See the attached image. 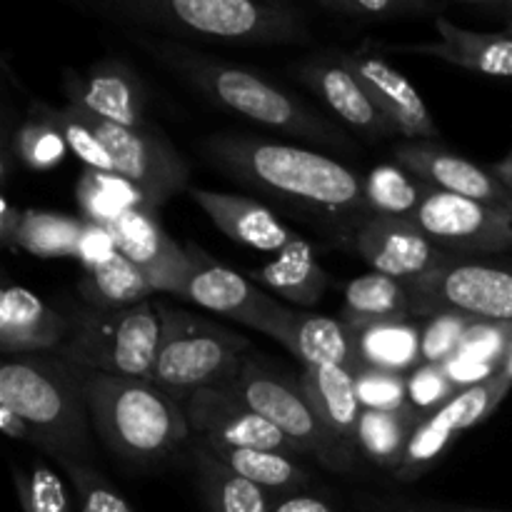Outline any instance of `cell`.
I'll return each instance as SVG.
<instances>
[{
	"label": "cell",
	"mask_w": 512,
	"mask_h": 512,
	"mask_svg": "<svg viewBox=\"0 0 512 512\" xmlns=\"http://www.w3.org/2000/svg\"><path fill=\"white\" fill-rule=\"evenodd\" d=\"M200 148L208 163L235 183L328 223L338 230L343 245L373 215L365 200V175L303 145L260 135L215 133Z\"/></svg>",
	"instance_id": "cell-1"
},
{
	"label": "cell",
	"mask_w": 512,
	"mask_h": 512,
	"mask_svg": "<svg viewBox=\"0 0 512 512\" xmlns=\"http://www.w3.org/2000/svg\"><path fill=\"white\" fill-rule=\"evenodd\" d=\"M130 40L173 78L183 80L188 88L228 113L305 143L353 150L348 133L340 125L320 118L298 95L255 73L253 68L228 63L215 55L200 53L180 40L158 38L150 33H133Z\"/></svg>",
	"instance_id": "cell-2"
},
{
	"label": "cell",
	"mask_w": 512,
	"mask_h": 512,
	"mask_svg": "<svg viewBox=\"0 0 512 512\" xmlns=\"http://www.w3.org/2000/svg\"><path fill=\"white\" fill-rule=\"evenodd\" d=\"M93 10L110 23L153 30L173 40L235 45H303L308 18L293 3L260 0H105Z\"/></svg>",
	"instance_id": "cell-3"
},
{
	"label": "cell",
	"mask_w": 512,
	"mask_h": 512,
	"mask_svg": "<svg viewBox=\"0 0 512 512\" xmlns=\"http://www.w3.org/2000/svg\"><path fill=\"white\" fill-rule=\"evenodd\" d=\"M85 380L88 370L58 353L15 355L0 368V405L30 425L33 445L58 465H95Z\"/></svg>",
	"instance_id": "cell-4"
},
{
	"label": "cell",
	"mask_w": 512,
	"mask_h": 512,
	"mask_svg": "<svg viewBox=\"0 0 512 512\" xmlns=\"http://www.w3.org/2000/svg\"><path fill=\"white\" fill-rule=\"evenodd\" d=\"M85 395L95 435L130 468H158L193 440L183 403L153 380L88 370Z\"/></svg>",
	"instance_id": "cell-5"
},
{
	"label": "cell",
	"mask_w": 512,
	"mask_h": 512,
	"mask_svg": "<svg viewBox=\"0 0 512 512\" xmlns=\"http://www.w3.org/2000/svg\"><path fill=\"white\" fill-rule=\"evenodd\" d=\"M163 333L153 383L185 403L205 388H230L250 358V340L215 320L158 300Z\"/></svg>",
	"instance_id": "cell-6"
},
{
	"label": "cell",
	"mask_w": 512,
	"mask_h": 512,
	"mask_svg": "<svg viewBox=\"0 0 512 512\" xmlns=\"http://www.w3.org/2000/svg\"><path fill=\"white\" fill-rule=\"evenodd\" d=\"M68 338L58 355L90 373L120 378H153L158 358L160 320L158 300L120 310H100L90 305H70Z\"/></svg>",
	"instance_id": "cell-7"
},
{
	"label": "cell",
	"mask_w": 512,
	"mask_h": 512,
	"mask_svg": "<svg viewBox=\"0 0 512 512\" xmlns=\"http://www.w3.org/2000/svg\"><path fill=\"white\" fill-rule=\"evenodd\" d=\"M230 390L255 413L270 420L303 453V458L318 460L323 468L335 473H348L358 463V455L345 450L325 428L300 380L268 368L258 358H248Z\"/></svg>",
	"instance_id": "cell-8"
},
{
	"label": "cell",
	"mask_w": 512,
	"mask_h": 512,
	"mask_svg": "<svg viewBox=\"0 0 512 512\" xmlns=\"http://www.w3.org/2000/svg\"><path fill=\"white\" fill-rule=\"evenodd\" d=\"M413 318L428 320L440 313H463L473 320L512 323V270L475 263L460 255L443 268L410 280Z\"/></svg>",
	"instance_id": "cell-9"
},
{
	"label": "cell",
	"mask_w": 512,
	"mask_h": 512,
	"mask_svg": "<svg viewBox=\"0 0 512 512\" xmlns=\"http://www.w3.org/2000/svg\"><path fill=\"white\" fill-rule=\"evenodd\" d=\"M83 115L108 148L115 175L128 180L143 195L148 208L160 210L168 200L188 188V160L175 150V145L158 125L150 123L145 128H123V125L95 118L85 110Z\"/></svg>",
	"instance_id": "cell-10"
},
{
	"label": "cell",
	"mask_w": 512,
	"mask_h": 512,
	"mask_svg": "<svg viewBox=\"0 0 512 512\" xmlns=\"http://www.w3.org/2000/svg\"><path fill=\"white\" fill-rule=\"evenodd\" d=\"M410 223L450 255H490L512 250V215L478 200L430 188Z\"/></svg>",
	"instance_id": "cell-11"
},
{
	"label": "cell",
	"mask_w": 512,
	"mask_h": 512,
	"mask_svg": "<svg viewBox=\"0 0 512 512\" xmlns=\"http://www.w3.org/2000/svg\"><path fill=\"white\" fill-rule=\"evenodd\" d=\"M185 250H188L190 270L175 298L190 300V303L213 310L223 318L248 325L268 338L275 333L283 315L288 313L285 305H280L273 295L255 285L248 275L225 268L200 245L188 243Z\"/></svg>",
	"instance_id": "cell-12"
},
{
	"label": "cell",
	"mask_w": 512,
	"mask_h": 512,
	"mask_svg": "<svg viewBox=\"0 0 512 512\" xmlns=\"http://www.w3.org/2000/svg\"><path fill=\"white\" fill-rule=\"evenodd\" d=\"M512 390V378L508 373H500L475 388L458 390L443 408L425 415L410 438L408 450H405L403 463L393 473L398 483H415L420 475L428 473L430 468L440 463L455 438L468 433L475 425H483L495 410L503 405Z\"/></svg>",
	"instance_id": "cell-13"
},
{
	"label": "cell",
	"mask_w": 512,
	"mask_h": 512,
	"mask_svg": "<svg viewBox=\"0 0 512 512\" xmlns=\"http://www.w3.org/2000/svg\"><path fill=\"white\" fill-rule=\"evenodd\" d=\"M183 408L193 438L228 448L270 450L303 460V453L270 420L255 413L230 388L198 390L185 398Z\"/></svg>",
	"instance_id": "cell-14"
},
{
	"label": "cell",
	"mask_w": 512,
	"mask_h": 512,
	"mask_svg": "<svg viewBox=\"0 0 512 512\" xmlns=\"http://www.w3.org/2000/svg\"><path fill=\"white\" fill-rule=\"evenodd\" d=\"M293 73L340 123L353 128L368 140H385L398 135L395 125L383 113L363 80L343 63L338 48L310 55L293 65Z\"/></svg>",
	"instance_id": "cell-15"
},
{
	"label": "cell",
	"mask_w": 512,
	"mask_h": 512,
	"mask_svg": "<svg viewBox=\"0 0 512 512\" xmlns=\"http://www.w3.org/2000/svg\"><path fill=\"white\" fill-rule=\"evenodd\" d=\"M63 90L70 105L123 128H145L148 120V88L138 70L123 58H100L78 75L65 70Z\"/></svg>",
	"instance_id": "cell-16"
},
{
	"label": "cell",
	"mask_w": 512,
	"mask_h": 512,
	"mask_svg": "<svg viewBox=\"0 0 512 512\" xmlns=\"http://www.w3.org/2000/svg\"><path fill=\"white\" fill-rule=\"evenodd\" d=\"M345 245L353 248L375 273L405 283L423 278L455 258L430 243L410 220L388 215H368Z\"/></svg>",
	"instance_id": "cell-17"
},
{
	"label": "cell",
	"mask_w": 512,
	"mask_h": 512,
	"mask_svg": "<svg viewBox=\"0 0 512 512\" xmlns=\"http://www.w3.org/2000/svg\"><path fill=\"white\" fill-rule=\"evenodd\" d=\"M393 155L400 168L413 173L430 188L478 200V203L512 215V193L490 173V168H483V165L443 148L440 143H428V140H403L395 145Z\"/></svg>",
	"instance_id": "cell-18"
},
{
	"label": "cell",
	"mask_w": 512,
	"mask_h": 512,
	"mask_svg": "<svg viewBox=\"0 0 512 512\" xmlns=\"http://www.w3.org/2000/svg\"><path fill=\"white\" fill-rule=\"evenodd\" d=\"M338 53L343 63L363 80L375 103L383 108L390 123L395 125L400 138L438 143L440 130L430 115L428 105H425L423 95L415 90V85L400 70H395L385 60V55L375 45H358L353 50L338 48Z\"/></svg>",
	"instance_id": "cell-19"
},
{
	"label": "cell",
	"mask_w": 512,
	"mask_h": 512,
	"mask_svg": "<svg viewBox=\"0 0 512 512\" xmlns=\"http://www.w3.org/2000/svg\"><path fill=\"white\" fill-rule=\"evenodd\" d=\"M110 230L118 243V253L133 260L148 275L158 293L175 298L190 270V258L185 245L170 238L168 230L163 228L158 210L140 205L128 210Z\"/></svg>",
	"instance_id": "cell-20"
},
{
	"label": "cell",
	"mask_w": 512,
	"mask_h": 512,
	"mask_svg": "<svg viewBox=\"0 0 512 512\" xmlns=\"http://www.w3.org/2000/svg\"><path fill=\"white\" fill-rule=\"evenodd\" d=\"M190 198L213 220L220 233L245 248L278 255L280 250L300 238L260 200L205 188H190Z\"/></svg>",
	"instance_id": "cell-21"
},
{
	"label": "cell",
	"mask_w": 512,
	"mask_h": 512,
	"mask_svg": "<svg viewBox=\"0 0 512 512\" xmlns=\"http://www.w3.org/2000/svg\"><path fill=\"white\" fill-rule=\"evenodd\" d=\"M68 338V318L23 285L0 293V348L5 358L58 353Z\"/></svg>",
	"instance_id": "cell-22"
},
{
	"label": "cell",
	"mask_w": 512,
	"mask_h": 512,
	"mask_svg": "<svg viewBox=\"0 0 512 512\" xmlns=\"http://www.w3.org/2000/svg\"><path fill=\"white\" fill-rule=\"evenodd\" d=\"M440 38L433 43L388 45V53L428 55L488 78H512V38L505 33H478L455 25L450 18L435 20Z\"/></svg>",
	"instance_id": "cell-23"
},
{
	"label": "cell",
	"mask_w": 512,
	"mask_h": 512,
	"mask_svg": "<svg viewBox=\"0 0 512 512\" xmlns=\"http://www.w3.org/2000/svg\"><path fill=\"white\" fill-rule=\"evenodd\" d=\"M270 338L283 345L290 355H295L305 368L343 365L355 373L363 368L353 330L340 318L288 308Z\"/></svg>",
	"instance_id": "cell-24"
},
{
	"label": "cell",
	"mask_w": 512,
	"mask_h": 512,
	"mask_svg": "<svg viewBox=\"0 0 512 512\" xmlns=\"http://www.w3.org/2000/svg\"><path fill=\"white\" fill-rule=\"evenodd\" d=\"M340 320L353 330L363 368L405 373V370H415L418 365H423V360H420L423 323L413 315L355 318L343 310Z\"/></svg>",
	"instance_id": "cell-25"
},
{
	"label": "cell",
	"mask_w": 512,
	"mask_h": 512,
	"mask_svg": "<svg viewBox=\"0 0 512 512\" xmlns=\"http://www.w3.org/2000/svg\"><path fill=\"white\" fill-rule=\"evenodd\" d=\"M185 465L195 480L200 498L208 512H270L275 495L258 488L250 480L240 478L238 473L220 463L213 450L198 438L190 440L183 453Z\"/></svg>",
	"instance_id": "cell-26"
},
{
	"label": "cell",
	"mask_w": 512,
	"mask_h": 512,
	"mask_svg": "<svg viewBox=\"0 0 512 512\" xmlns=\"http://www.w3.org/2000/svg\"><path fill=\"white\" fill-rule=\"evenodd\" d=\"M300 383L330 435L345 450L358 455V423L363 405L355 388V370L343 365L305 368Z\"/></svg>",
	"instance_id": "cell-27"
},
{
	"label": "cell",
	"mask_w": 512,
	"mask_h": 512,
	"mask_svg": "<svg viewBox=\"0 0 512 512\" xmlns=\"http://www.w3.org/2000/svg\"><path fill=\"white\" fill-rule=\"evenodd\" d=\"M260 288H268L278 298L288 303L300 305V308H313L328 293L333 278L328 270L318 263L313 253V245L300 235L298 240L280 250L270 263L253 268L248 273Z\"/></svg>",
	"instance_id": "cell-28"
},
{
	"label": "cell",
	"mask_w": 512,
	"mask_h": 512,
	"mask_svg": "<svg viewBox=\"0 0 512 512\" xmlns=\"http://www.w3.org/2000/svg\"><path fill=\"white\" fill-rule=\"evenodd\" d=\"M205 443V440H200ZM213 450L220 463L228 465L240 478L250 480L258 488L268 490L270 495H288L308 490L313 483V473L305 468L300 458H290L283 453H270V450H245V448H228V445L205 443Z\"/></svg>",
	"instance_id": "cell-29"
},
{
	"label": "cell",
	"mask_w": 512,
	"mask_h": 512,
	"mask_svg": "<svg viewBox=\"0 0 512 512\" xmlns=\"http://www.w3.org/2000/svg\"><path fill=\"white\" fill-rule=\"evenodd\" d=\"M155 293L158 290L150 283L148 275L123 253H115L108 263L98 268L85 270L78 283L80 303L100 310L133 308V305L153 300Z\"/></svg>",
	"instance_id": "cell-30"
},
{
	"label": "cell",
	"mask_w": 512,
	"mask_h": 512,
	"mask_svg": "<svg viewBox=\"0 0 512 512\" xmlns=\"http://www.w3.org/2000/svg\"><path fill=\"white\" fill-rule=\"evenodd\" d=\"M423 418L425 415H420L413 405L393 410V413L363 410L358 423V453H363L378 468H388L390 473H395Z\"/></svg>",
	"instance_id": "cell-31"
},
{
	"label": "cell",
	"mask_w": 512,
	"mask_h": 512,
	"mask_svg": "<svg viewBox=\"0 0 512 512\" xmlns=\"http://www.w3.org/2000/svg\"><path fill=\"white\" fill-rule=\"evenodd\" d=\"M80 218L88 223L113 228L128 210L145 205L143 195L115 173H100V170L85 168L75 188Z\"/></svg>",
	"instance_id": "cell-32"
},
{
	"label": "cell",
	"mask_w": 512,
	"mask_h": 512,
	"mask_svg": "<svg viewBox=\"0 0 512 512\" xmlns=\"http://www.w3.org/2000/svg\"><path fill=\"white\" fill-rule=\"evenodd\" d=\"M83 218L50 210H23L18 248L43 260H75L83 235Z\"/></svg>",
	"instance_id": "cell-33"
},
{
	"label": "cell",
	"mask_w": 512,
	"mask_h": 512,
	"mask_svg": "<svg viewBox=\"0 0 512 512\" xmlns=\"http://www.w3.org/2000/svg\"><path fill=\"white\" fill-rule=\"evenodd\" d=\"M448 0H318L315 8L330 18L348 23H405V20H438L448 10Z\"/></svg>",
	"instance_id": "cell-34"
},
{
	"label": "cell",
	"mask_w": 512,
	"mask_h": 512,
	"mask_svg": "<svg viewBox=\"0 0 512 512\" xmlns=\"http://www.w3.org/2000/svg\"><path fill=\"white\" fill-rule=\"evenodd\" d=\"M345 313L355 318H395L413 315V295L405 280L383 273L358 275L345 285Z\"/></svg>",
	"instance_id": "cell-35"
},
{
	"label": "cell",
	"mask_w": 512,
	"mask_h": 512,
	"mask_svg": "<svg viewBox=\"0 0 512 512\" xmlns=\"http://www.w3.org/2000/svg\"><path fill=\"white\" fill-rule=\"evenodd\" d=\"M425 193L428 185L400 165H378L365 175V200L373 215L408 220Z\"/></svg>",
	"instance_id": "cell-36"
},
{
	"label": "cell",
	"mask_w": 512,
	"mask_h": 512,
	"mask_svg": "<svg viewBox=\"0 0 512 512\" xmlns=\"http://www.w3.org/2000/svg\"><path fill=\"white\" fill-rule=\"evenodd\" d=\"M13 153L18 163L30 170H50L60 165L68 155V143L60 130L50 123L40 110L38 100H33L25 120H20L13 130Z\"/></svg>",
	"instance_id": "cell-37"
},
{
	"label": "cell",
	"mask_w": 512,
	"mask_h": 512,
	"mask_svg": "<svg viewBox=\"0 0 512 512\" xmlns=\"http://www.w3.org/2000/svg\"><path fill=\"white\" fill-rule=\"evenodd\" d=\"M40 110H43L45 118L60 130V135L68 143V150L90 170H100V173H115L113 158H110L108 148L103 145V140L98 138L90 123L85 120L83 110L75 108V105H65V108H53V105L38 100Z\"/></svg>",
	"instance_id": "cell-38"
},
{
	"label": "cell",
	"mask_w": 512,
	"mask_h": 512,
	"mask_svg": "<svg viewBox=\"0 0 512 512\" xmlns=\"http://www.w3.org/2000/svg\"><path fill=\"white\" fill-rule=\"evenodd\" d=\"M13 470V485L18 493V503L23 512H70V500L60 475L45 463L35 458L28 470L20 465H10Z\"/></svg>",
	"instance_id": "cell-39"
},
{
	"label": "cell",
	"mask_w": 512,
	"mask_h": 512,
	"mask_svg": "<svg viewBox=\"0 0 512 512\" xmlns=\"http://www.w3.org/2000/svg\"><path fill=\"white\" fill-rule=\"evenodd\" d=\"M475 320L463 313H440L423 320V340H420V360L423 365H445L460 350Z\"/></svg>",
	"instance_id": "cell-40"
},
{
	"label": "cell",
	"mask_w": 512,
	"mask_h": 512,
	"mask_svg": "<svg viewBox=\"0 0 512 512\" xmlns=\"http://www.w3.org/2000/svg\"><path fill=\"white\" fill-rule=\"evenodd\" d=\"M355 388L363 410H393L408 408V378L403 373H390L378 368H360L355 373Z\"/></svg>",
	"instance_id": "cell-41"
},
{
	"label": "cell",
	"mask_w": 512,
	"mask_h": 512,
	"mask_svg": "<svg viewBox=\"0 0 512 512\" xmlns=\"http://www.w3.org/2000/svg\"><path fill=\"white\" fill-rule=\"evenodd\" d=\"M60 468L73 480V488L80 500V512H133L128 500L100 475L95 465L63 463Z\"/></svg>",
	"instance_id": "cell-42"
},
{
	"label": "cell",
	"mask_w": 512,
	"mask_h": 512,
	"mask_svg": "<svg viewBox=\"0 0 512 512\" xmlns=\"http://www.w3.org/2000/svg\"><path fill=\"white\" fill-rule=\"evenodd\" d=\"M510 345H512V323H488V320H475L455 355H465V358L480 360V363L498 365V368L503 370L505 355H508Z\"/></svg>",
	"instance_id": "cell-43"
},
{
	"label": "cell",
	"mask_w": 512,
	"mask_h": 512,
	"mask_svg": "<svg viewBox=\"0 0 512 512\" xmlns=\"http://www.w3.org/2000/svg\"><path fill=\"white\" fill-rule=\"evenodd\" d=\"M455 393L458 388L450 383L443 365H418L408 378V403L420 415H430L443 408Z\"/></svg>",
	"instance_id": "cell-44"
},
{
	"label": "cell",
	"mask_w": 512,
	"mask_h": 512,
	"mask_svg": "<svg viewBox=\"0 0 512 512\" xmlns=\"http://www.w3.org/2000/svg\"><path fill=\"white\" fill-rule=\"evenodd\" d=\"M115 253H118V243H115L113 230L105 228V225H95L85 220L78 255H75V260L83 265V270H93L98 268V265L108 263Z\"/></svg>",
	"instance_id": "cell-45"
},
{
	"label": "cell",
	"mask_w": 512,
	"mask_h": 512,
	"mask_svg": "<svg viewBox=\"0 0 512 512\" xmlns=\"http://www.w3.org/2000/svg\"><path fill=\"white\" fill-rule=\"evenodd\" d=\"M358 512H490L473 508H453V505L428 503V500L398 498V495H360L355 500Z\"/></svg>",
	"instance_id": "cell-46"
},
{
	"label": "cell",
	"mask_w": 512,
	"mask_h": 512,
	"mask_svg": "<svg viewBox=\"0 0 512 512\" xmlns=\"http://www.w3.org/2000/svg\"><path fill=\"white\" fill-rule=\"evenodd\" d=\"M443 370L448 373L450 383H453L458 390L475 388V385L485 383V380H490V378H495V375L503 373L498 365L480 363V360L465 358V355H453V358L443 365Z\"/></svg>",
	"instance_id": "cell-47"
},
{
	"label": "cell",
	"mask_w": 512,
	"mask_h": 512,
	"mask_svg": "<svg viewBox=\"0 0 512 512\" xmlns=\"http://www.w3.org/2000/svg\"><path fill=\"white\" fill-rule=\"evenodd\" d=\"M270 512H338L335 505L330 503L323 495H313L308 490H300V493H288L278 495Z\"/></svg>",
	"instance_id": "cell-48"
},
{
	"label": "cell",
	"mask_w": 512,
	"mask_h": 512,
	"mask_svg": "<svg viewBox=\"0 0 512 512\" xmlns=\"http://www.w3.org/2000/svg\"><path fill=\"white\" fill-rule=\"evenodd\" d=\"M23 223V210L10 203L8 195L0 198V243L10 253H18V233Z\"/></svg>",
	"instance_id": "cell-49"
},
{
	"label": "cell",
	"mask_w": 512,
	"mask_h": 512,
	"mask_svg": "<svg viewBox=\"0 0 512 512\" xmlns=\"http://www.w3.org/2000/svg\"><path fill=\"white\" fill-rule=\"evenodd\" d=\"M0 430H3L10 440L33 443V430H30V425L25 423L13 408H8V405H0Z\"/></svg>",
	"instance_id": "cell-50"
},
{
	"label": "cell",
	"mask_w": 512,
	"mask_h": 512,
	"mask_svg": "<svg viewBox=\"0 0 512 512\" xmlns=\"http://www.w3.org/2000/svg\"><path fill=\"white\" fill-rule=\"evenodd\" d=\"M468 5L475 10H483V13L500 15V18L505 20L512 18V0H475V3Z\"/></svg>",
	"instance_id": "cell-51"
},
{
	"label": "cell",
	"mask_w": 512,
	"mask_h": 512,
	"mask_svg": "<svg viewBox=\"0 0 512 512\" xmlns=\"http://www.w3.org/2000/svg\"><path fill=\"white\" fill-rule=\"evenodd\" d=\"M490 173L495 175V178L500 180V183L505 185V188L512 193V150L508 155H505L503 160H498V163L490 165Z\"/></svg>",
	"instance_id": "cell-52"
},
{
	"label": "cell",
	"mask_w": 512,
	"mask_h": 512,
	"mask_svg": "<svg viewBox=\"0 0 512 512\" xmlns=\"http://www.w3.org/2000/svg\"><path fill=\"white\" fill-rule=\"evenodd\" d=\"M503 373H508V375H510V378H512V345H510L508 355H505V363H503Z\"/></svg>",
	"instance_id": "cell-53"
},
{
	"label": "cell",
	"mask_w": 512,
	"mask_h": 512,
	"mask_svg": "<svg viewBox=\"0 0 512 512\" xmlns=\"http://www.w3.org/2000/svg\"><path fill=\"white\" fill-rule=\"evenodd\" d=\"M503 33H505V35H510V38H512V18L508 20V23H505V30H503Z\"/></svg>",
	"instance_id": "cell-54"
}]
</instances>
